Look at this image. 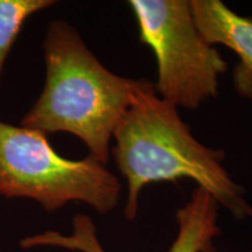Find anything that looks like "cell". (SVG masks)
Returning <instances> with one entry per match:
<instances>
[{
  "label": "cell",
  "mask_w": 252,
  "mask_h": 252,
  "mask_svg": "<svg viewBox=\"0 0 252 252\" xmlns=\"http://www.w3.org/2000/svg\"><path fill=\"white\" fill-rule=\"evenodd\" d=\"M121 190L117 176L94 158L65 159L43 132L0 121V196L30 198L48 213L82 202L108 214Z\"/></svg>",
  "instance_id": "cell-3"
},
{
  "label": "cell",
  "mask_w": 252,
  "mask_h": 252,
  "mask_svg": "<svg viewBox=\"0 0 252 252\" xmlns=\"http://www.w3.org/2000/svg\"><path fill=\"white\" fill-rule=\"evenodd\" d=\"M198 31L210 45H223L237 54L235 89L252 100V19L241 17L220 0H190Z\"/></svg>",
  "instance_id": "cell-6"
},
{
  "label": "cell",
  "mask_w": 252,
  "mask_h": 252,
  "mask_svg": "<svg viewBox=\"0 0 252 252\" xmlns=\"http://www.w3.org/2000/svg\"><path fill=\"white\" fill-rule=\"evenodd\" d=\"M45 87L20 126L43 133L68 132L106 165L110 140L123 116L151 81L118 76L64 20H53L43 40Z\"/></svg>",
  "instance_id": "cell-1"
},
{
  "label": "cell",
  "mask_w": 252,
  "mask_h": 252,
  "mask_svg": "<svg viewBox=\"0 0 252 252\" xmlns=\"http://www.w3.org/2000/svg\"><path fill=\"white\" fill-rule=\"evenodd\" d=\"M112 153L127 181L124 215L133 220L145 186L191 179L234 215L252 216L244 189L232 181L222 166L225 153L195 139L178 108L158 96L154 83L140 91L113 132Z\"/></svg>",
  "instance_id": "cell-2"
},
{
  "label": "cell",
  "mask_w": 252,
  "mask_h": 252,
  "mask_svg": "<svg viewBox=\"0 0 252 252\" xmlns=\"http://www.w3.org/2000/svg\"><path fill=\"white\" fill-rule=\"evenodd\" d=\"M139 40L154 53L157 94L176 108L197 109L215 98L226 63L198 31L190 0H131Z\"/></svg>",
  "instance_id": "cell-4"
},
{
  "label": "cell",
  "mask_w": 252,
  "mask_h": 252,
  "mask_svg": "<svg viewBox=\"0 0 252 252\" xmlns=\"http://www.w3.org/2000/svg\"><path fill=\"white\" fill-rule=\"evenodd\" d=\"M55 4L54 0H0V87L6 60L25 23Z\"/></svg>",
  "instance_id": "cell-7"
},
{
  "label": "cell",
  "mask_w": 252,
  "mask_h": 252,
  "mask_svg": "<svg viewBox=\"0 0 252 252\" xmlns=\"http://www.w3.org/2000/svg\"><path fill=\"white\" fill-rule=\"evenodd\" d=\"M219 203L212 195L197 187L184 207L176 212L178 235L169 252H217L213 239L220 234L217 224ZM74 234L62 236L46 231L34 237V244L56 245L81 252H105L96 236V228L89 216L74 217Z\"/></svg>",
  "instance_id": "cell-5"
}]
</instances>
